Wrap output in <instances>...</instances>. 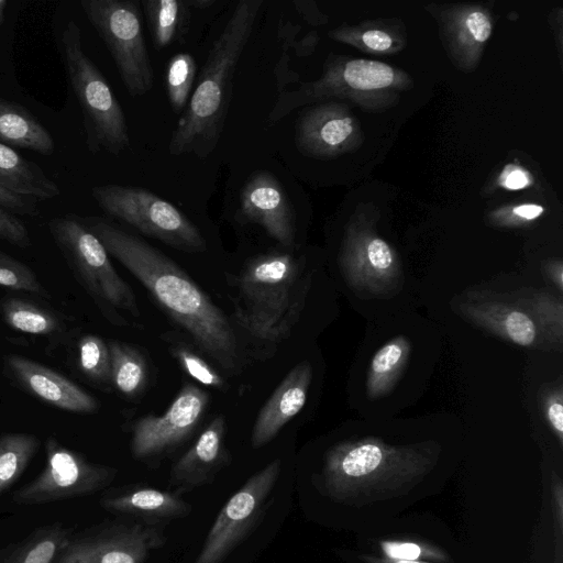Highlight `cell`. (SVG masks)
<instances>
[{
  "instance_id": "obj_14",
  "label": "cell",
  "mask_w": 563,
  "mask_h": 563,
  "mask_svg": "<svg viewBox=\"0 0 563 563\" xmlns=\"http://www.w3.org/2000/svg\"><path fill=\"white\" fill-rule=\"evenodd\" d=\"M208 401L205 390L186 384L164 415L145 416L133 424V456L137 460L152 459L177 446L195 430Z\"/></svg>"
},
{
  "instance_id": "obj_42",
  "label": "cell",
  "mask_w": 563,
  "mask_h": 563,
  "mask_svg": "<svg viewBox=\"0 0 563 563\" xmlns=\"http://www.w3.org/2000/svg\"><path fill=\"white\" fill-rule=\"evenodd\" d=\"M515 216L525 219L532 220L538 218L542 212L543 208L539 205H521L512 209Z\"/></svg>"
},
{
  "instance_id": "obj_44",
  "label": "cell",
  "mask_w": 563,
  "mask_h": 563,
  "mask_svg": "<svg viewBox=\"0 0 563 563\" xmlns=\"http://www.w3.org/2000/svg\"><path fill=\"white\" fill-rule=\"evenodd\" d=\"M366 563H429L426 561H395L385 558L363 556Z\"/></svg>"
},
{
  "instance_id": "obj_25",
  "label": "cell",
  "mask_w": 563,
  "mask_h": 563,
  "mask_svg": "<svg viewBox=\"0 0 563 563\" xmlns=\"http://www.w3.org/2000/svg\"><path fill=\"white\" fill-rule=\"evenodd\" d=\"M475 320L510 342L530 347L539 340V327L534 318L516 306L493 301L483 302L471 312Z\"/></svg>"
},
{
  "instance_id": "obj_6",
  "label": "cell",
  "mask_w": 563,
  "mask_h": 563,
  "mask_svg": "<svg viewBox=\"0 0 563 563\" xmlns=\"http://www.w3.org/2000/svg\"><path fill=\"white\" fill-rule=\"evenodd\" d=\"M58 51L69 86L79 103L88 150L119 155L131 139L122 107L96 64L85 53L79 25L69 20Z\"/></svg>"
},
{
  "instance_id": "obj_2",
  "label": "cell",
  "mask_w": 563,
  "mask_h": 563,
  "mask_svg": "<svg viewBox=\"0 0 563 563\" xmlns=\"http://www.w3.org/2000/svg\"><path fill=\"white\" fill-rule=\"evenodd\" d=\"M263 0H241L214 40L197 86L170 136L173 156H209L224 129L239 60L252 36Z\"/></svg>"
},
{
  "instance_id": "obj_37",
  "label": "cell",
  "mask_w": 563,
  "mask_h": 563,
  "mask_svg": "<svg viewBox=\"0 0 563 563\" xmlns=\"http://www.w3.org/2000/svg\"><path fill=\"white\" fill-rule=\"evenodd\" d=\"M541 409L547 426L562 444L563 441V395L562 385L550 389V393L541 397Z\"/></svg>"
},
{
  "instance_id": "obj_9",
  "label": "cell",
  "mask_w": 563,
  "mask_h": 563,
  "mask_svg": "<svg viewBox=\"0 0 563 563\" xmlns=\"http://www.w3.org/2000/svg\"><path fill=\"white\" fill-rule=\"evenodd\" d=\"M97 205L141 233L188 253L207 250L200 230L173 203L135 186L100 185L91 189Z\"/></svg>"
},
{
  "instance_id": "obj_7",
  "label": "cell",
  "mask_w": 563,
  "mask_h": 563,
  "mask_svg": "<svg viewBox=\"0 0 563 563\" xmlns=\"http://www.w3.org/2000/svg\"><path fill=\"white\" fill-rule=\"evenodd\" d=\"M48 230L82 287L111 322L125 324L117 310L140 316L132 288L117 273L103 244L84 220L56 217L48 221Z\"/></svg>"
},
{
  "instance_id": "obj_20",
  "label": "cell",
  "mask_w": 563,
  "mask_h": 563,
  "mask_svg": "<svg viewBox=\"0 0 563 563\" xmlns=\"http://www.w3.org/2000/svg\"><path fill=\"white\" fill-rule=\"evenodd\" d=\"M225 419L214 417L195 444L175 463L169 482L183 494L210 484L229 459L224 445Z\"/></svg>"
},
{
  "instance_id": "obj_32",
  "label": "cell",
  "mask_w": 563,
  "mask_h": 563,
  "mask_svg": "<svg viewBox=\"0 0 563 563\" xmlns=\"http://www.w3.org/2000/svg\"><path fill=\"white\" fill-rule=\"evenodd\" d=\"M329 35L340 42L356 46L374 54L394 53L401 47L402 42L397 40L388 26H347L339 27Z\"/></svg>"
},
{
  "instance_id": "obj_21",
  "label": "cell",
  "mask_w": 563,
  "mask_h": 563,
  "mask_svg": "<svg viewBox=\"0 0 563 563\" xmlns=\"http://www.w3.org/2000/svg\"><path fill=\"white\" fill-rule=\"evenodd\" d=\"M312 378L308 361L294 366L260 410L251 435L253 448L268 443L305 406Z\"/></svg>"
},
{
  "instance_id": "obj_1",
  "label": "cell",
  "mask_w": 563,
  "mask_h": 563,
  "mask_svg": "<svg viewBox=\"0 0 563 563\" xmlns=\"http://www.w3.org/2000/svg\"><path fill=\"white\" fill-rule=\"evenodd\" d=\"M84 222L205 354L229 372L238 369L240 351L228 317L175 262L104 219Z\"/></svg>"
},
{
  "instance_id": "obj_34",
  "label": "cell",
  "mask_w": 563,
  "mask_h": 563,
  "mask_svg": "<svg viewBox=\"0 0 563 563\" xmlns=\"http://www.w3.org/2000/svg\"><path fill=\"white\" fill-rule=\"evenodd\" d=\"M0 286L16 291L30 292L47 299L51 297L49 292L30 267L1 250Z\"/></svg>"
},
{
  "instance_id": "obj_15",
  "label": "cell",
  "mask_w": 563,
  "mask_h": 563,
  "mask_svg": "<svg viewBox=\"0 0 563 563\" xmlns=\"http://www.w3.org/2000/svg\"><path fill=\"white\" fill-rule=\"evenodd\" d=\"M415 341L409 333L395 332L375 344L369 342V354L361 358V374L356 390L361 409L387 408V400H396V391L404 385L413 366Z\"/></svg>"
},
{
  "instance_id": "obj_5",
  "label": "cell",
  "mask_w": 563,
  "mask_h": 563,
  "mask_svg": "<svg viewBox=\"0 0 563 563\" xmlns=\"http://www.w3.org/2000/svg\"><path fill=\"white\" fill-rule=\"evenodd\" d=\"M409 82L406 73L382 62L330 57L319 79L278 93L268 121L275 123L301 106L328 98L349 99L369 109L385 108L396 102Z\"/></svg>"
},
{
  "instance_id": "obj_31",
  "label": "cell",
  "mask_w": 563,
  "mask_h": 563,
  "mask_svg": "<svg viewBox=\"0 0 563 563\" xmlns=\"http://www.w3.org/2000/svg\"><path fill=\"white\" fill-rule=\"evenodd\" d=\"M197 74L195 58L189 53H177L166 66V91L175 113L185 111L192 93Z\"/></svg>"
},
{
  "instance_id": "obj_40",
  "label": "cell",
  "mask_w": 563,
  "mask_h": 563,
  "mask_svg": "<svg viewBox=\"0 0 563 563\" xmlns=\"http://www.w3.org/2000/svg\"><path fill=\"white\" fill-rule=\"evenodd\" d=\"M500 184L507 189H522L529 185V175L522 168L511 165L504 170Z\"/></svg>"
},
{
  "instance_id": "obj_33",
  "label": "cell",
  "mask_w": 563,
  "mask_h": 563,
  "mask_svg": "<svg viewBox=\"0 0 563 563\" xmlns=\"http://www.w3.org/2000/svg\"><path fill=\"white\" fill-rule=\"evenodd\" d=\"M78 366L91 382L111 384V360L108 344L95 334L82 335L78 341Z\"/></svg>"
},
{
  "instance_id": "obj_47",
  "label": "cell",
  "mask_w": 563,
  "mask_h": 563,
  "mask_svg": "<svg viewBox=\"0 0 563 563\" xmlns=\"http://www.w3.org/2000/svg\"><path fill=\"white\" fill-rule=\"evenodd\" d=\"M5 551H7V547H4V548H1V549H0V563H1V562H2V560H3V556H4Z\"/></svg>"
},
{
  "instance_id": "obj_35",
  "label": "cell",
  "mask_w": 563,
  "mask_h": 563,
  "mask_svg": "<svg viewBox=\"0 0 563 563\" xmlns=\"http://www.w3.org/2000/svg\"><path fill=\"white\" fill-rule=\"evenodd\" d=\"M173 353L181 367L194 379L212 388H224L225 383L222 376L192 351L178 346L174 349Z\"/></svg>"
},
{
  "instance_id": "obj_12",
  "label": "cell",
  "mask_w": 563,
  "mask_h": 563,
  "mask_svg": "<svg viewBox=\"0 0 563 563\" xmlns=\"http://www.w3.org/2000/svg\"><path fill=\"white\" fill-rule=\"evenodd\" d=\"M276 459L252 475L216 518L195 563H222L263 517L279 478Z\"/></svg>"
},
{
  "instance_id": "obj_28",
  "label": "cell",
  "mask_w": 563,
  "mask_h": 563,
  "mask_svg": "<svg viewBox=\"0 0 563 563\" xmlns=\"http://www.w3.org/2000/svg\"><path fill=\"white\" fill-rule=\"evenodd\" d=\"M0 309L4 322L15 331L52 339L66 330L55 312L22 298L8 297L1 301Z\"/></svg>"
},
{
  "instance_id": "obj_41",
  "label": "cell",
  "mask_w": 563,
  "mask_h": 563,
  "mask_svg": "<svg viewBox=\"0 0 563 563\" xmlns=\"http://www.w3.org/2000/svg\"><path fill=\"white\" fill-rule=\"evenodd\" d=\"M318 43L317 33H309L298 42L292 43V47L298 56H306L312 53Z\"/></svg>"
},
{
  "instance_id": "obj_30",
  "label": "cell",
  "mask_w": 563,
  "mask_h": 563,
  "mask_svg": "<svg viewBox=\"0 0 563 563\" xmlns=\"http://www.w3.org/2000/svg\"><path fill=\"white\" fill-rule=\"evenodd\" d=\"M41 445L31 433H4L0 435V495L23 474Z\"/></svg>"
},
{
  "instance_id": "obj_13",
  "label": "cell",
  "mask_w": 563,
  "mask_h": 563,
  "mask_svg": "<svg viewBox=\"0 0 563 563\" xmlns=\"http://www.w3.org/2000/svg\"><path fill=\"white\" fill-rule=\"evenodd\" d=\"M340 269L353 294L363 299L386 297L402 279L396 252L379 235L361 225L346 231Z\"/></svg>"
},
{
  "instance_id": "obj_8",
  "label": "cell",
  "mask_w": 563,
  "mask_h": 563,
  "mask_svg": "<svg viewBox=\"0 0 563 563\" xmlns=\"http://www.w3.org/2000/svg\"><path fill=\"white\" fill-rule=\"evenodd\" d=\"M82 11L107 46L132 98L146 95L155 76L137 0H81Z\"/></svg>"
},
{
  "instance_id": "obj_46",
  "label": "cell",
  "mask_w": 563,
  "mask_h": 563,
  "mask_svg": "<svg viewBox=\"0 0 563 563\" xmlns=\"http://www.w3.org/2000/svg\"><path fill=\"white\" fill-rule=\"evenodd\" d=\"M8 5V2L5 0H0V30L4 21V11Z\"/></svg>"
},
{
  "instance_id": "obj_22",
  "label": "cell",
  "mask_w": 563,
  "mask_h": 563,
  "mask_svg": "<svg viewBox=\"0 0 563 563\" xmlns=\"http://www.w3.org/2000/svg\"><path fill=\"white\" fill-rule=\"evenodd\" d=\"M0 143L52 155L55 142L46 128L22 104L0 97Z\"/></svg>"
},
{
  "instance_id": "obj_38",
  "label": "cell",
  "mask_w": 563,
  "mask_h": 563,
  "mask_svg": "<svg viewBox=\"0 0 563 563\" xmlns=\"http://www.w3.org/2000/svg\"><path fill=\"white\" fill-rule=\"evenodd\" d=\"M0 240L22 249L31 245V236L24 222L2 207H0Z\"/></svg>"
},
{
  "instance_id": "obj_18",
  "label": "cell",
  "mask_w": 563,
  "mask_h": 563,
  "mask_svg": "<svg viewBox=\"0 0 563 563\" xmlns=\"http://www.w3.org/2000/svg\"><path fill=\"white\" fill-rule=\"evenodd\" d=\"M4 365L18 384L62 410L77 413H92L99 408L98 400L79 385L20 354H8Z\"/></svg>"
},
{
  "instance_id": "obj_11",
  "label": "cell",
  "mask_w": 563,
  "mask_h": 563,
  "mask_svg": "<svg viewBox=\"0 0 563 563\" xmlns=\"http://www.w3.org/2000/svg\"><path fill=\"white\" fill-rule=\"evenodd\" d=\"M45 453V467L34 479L14 492V504L44 505L92 495L108 487L118 473L114 467L88 461L54 437L46 439Z\"/></svg>"
},
{
  "instance_id": "obj_4",
  "label": "cell",
  "mask_w": 563,
  "mask_h": 563,
  "mask_svg": "<svg viewBox=\"0 0 563 563\" xmlns=\"http://www.w3.org/2000/svg\"><path fill=\"white\" fill-rule=\"evenodd\" d=\"M300 263L290 253L275 252L250 260L236 279L239 322L257 339L277 342L296 321L303 302Z\"/></svg>"
},
{
  "instance_id": "obj_16",
  "label": "cell",
  "mask_w": 563,
  "mask_h": 563,
  "mask_svg": "<svg viewBox=\"0 0 563 563\" xmlns=\"http://www.w3.org/2000/svg\"><path fill=\"white\" fill-rule=\"evenodd\" d=\"M360 140L356 120L341 103L309 108L296 122V146L306 156L334 157L354 148Z\"/></svg>"
},
{
  "instance_id": "obj_17",
  "label": "cell",
  "mask_w": 563,
  "mask_h": 563,
  "mask_svg": "<svg viewBox=\"0 0 563 563\" xmlns=\"http://www.w3.org/2000/svg\"><path fill=\"white\" fill-rule=\"evenodd\" d=\"M239 214L244 222L261 225L282 245H294V211L285 189L272 173L256 172L246 180L240 194Z\"/></svg>"
},
{
  "instance_id": "obj_45",
  "label": "cell",
  "mask_w": 563,
  "mask_h": 563,
  "mask_svg": "<svg viewBox=\"0 0 563 563\" xmlns=\"http://www.w3.org/2000/svg\"><path fill=\"white\" fill-rule=\"evenodd\" d=\"M192 9H209L214 4V0H189Z\"/></svg>"
},
{
  "instance_id": "obj_39",
  "label": "cell",
  "mask_w": 563,
  "mask_h": 563,
  "mask_svg": "<svg viewBox=\"0 0 563 563\" xmlns=\"http://www.w3.org/2000/svg\"><path fill=\"white\" fill-rule=\"evenodd\" d=\"M0 207L19 214L35 217L40 213L36 199L15 195L0 187Z\"/></svg>"
},
{
  "instance_id": "obj_29",
  "label": "cell",
  "mask_w": 563,
  "mask_h": 563,
  "mask_svg": "<svg viewBox=\"0 0 563 563\" xmlns=\"http://www.w3.org/2000/svg\"><path fill=\"white\" fill-rule=\"evenodd\" d=\"M111 385L122 395L135 398L146 387L148 371L144 356L130 344L111 341Z\"/></svg>"
},
{
  "instance_id": "obj_43",
  "label": "cell",
  "mask_w": 563,
  "mask_h": 563,
  "mask_svg": "<svg viewBox=\"0 0 563 563\" xmlns=\"http://www.w3.org/2000/svg\"><path fill=\"white\" fill-rule=\"evenodd\" d=\"M553 495H554V501L556 504V516H558L559 526L562 527V510H563L562 501H563V498H562V485H561L560 481H558V483H555L553 485Z\"/></svg>"
},
{
  "instance_id": "obj_36",
  "label": "cell",
  "mask_w": 563,
  "mask_h": 563,
  "mask_svg": "<svg viewBox=\"0 0 563 563\" xmlns=\"http://www.w3.org/2000/svg\"><path fill=\"white\" fill-rule=\"evenodd\" d=\"M385 559L395 561H422L443 559V553L431 545L412 541L385 540L379 543Z\"/></svg>"
},
{
  "instance_id": "obj_27",
  "label": "cell",
  "mask_w": 563,
  "mask_h": 563,
  "mask_svg": "<svg viewBox=\"0 0 563 563\" xmlns=\"http://www.w3.org/2000/svg\"><path fill=\"white\" fill-rule=\"evenodd\" d=\"M74 528L60 522L40 527L20 542L7 545L1 563H53Z\"/></svg>"
},
{
  "instance_id": "obj_26",
  "label": "cell",
  "mask_w": 563,
  "mask_h": 563,
  "mask_svg": "<svg viewBox=\"0 0 563 563\" xmlns=\"http://www.w3.org/2000/svg\"><path fill=\"white\" fill-rule=\"evenodd\" d=\"M140 2L153 45L157 51L184 40L192 11L189 0H142Z\"/></svg>"
},
{
  "instance_id": "obj_19",
  "label": "cell",
  "mask_w": 563,
  "mask_h": 563,
  "mask_svg": "<svg viewBox=\"0 0 563 563\" xmlns=\"http://www.w3.org/2000/svg\"><path fill=\"white\" fill-rule=\"evenodd\" d=\"M99 504L119 517L165 527L173 520L187 517L192 509L176 492L141 484L109 488L101 495Z\"/></svg>"
},
{
  "instance_id": "obj_10",
  "label": "cell",
  "mask_w": 563,
  "mask_h": 563,
  "mask_svg": "<svg viewBox=\"0 0 563 563\" xmlns=\"http://www.w3.org/2000/svg\"><path fill=\"white\" fill-rule=\"evenodd\" d=\"M165 526L119 517L73 532L53 563H145L164 547Z\"/></svg>"
},
{
  "instance_id": "obj_3",
  "label": "cell",
  "mask_w": 563,
  "mask_h": 563,
  "mask_svg": "<svg viewBox=\"0 0 563 563\" xmlns=\"http://www.w3.org/2000/svg\"><path fill=\"white\" fill-rule=\"evenodd\" d=\"M435 461L430 443L391 444L378 437L356 438L327 452L322 483L336 500L387 497L420 481Z\"/></svg>"
},
{
  "instance_id": "obj_24",
  "label": "cell",
  "mask_w": 563,
  "mask_h": 563,
  "mask_svg": "<svg viewBox=\"0 0 563 563\" xmlns=\"http://www.w3.org/2000/svg\"><path fill=\"white\" fill-rule=\"evenodd\" d=\"M488 13L477 7L451 11L445 19V31L452 52L464 63H474L492 34Z\"/></svg>"
},
{
  "instance_id": "obj_23",
  "label": "cell",
  "mask_w": 563,
  "mask_h": 563,
  "mask_svg": "<svg viewBox=\"0 0 563 563\" xmlns=\"http://www.w3.org/2000/svg\"><path fill=\"white\" fill-rule=\"evenodd\" d=\"M0 187L33 199H53L58 186L35 163L23 158L13 147L0 143Z\"/></svg>"
}]
</instances>
